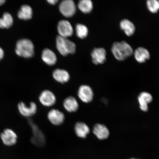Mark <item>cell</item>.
<instances>
[{"label":"cell","instance_id":"obj_8","mask_svg":"<svg viewBox=\"0 0 159 159\" xmlns=\"http://www.w3.org/2000/svg\"><path fill=\"white\" fill-rule=\"evenodd\" d=\"M59 9L62 15L67 17H72L76 11L75 3L72 0H64L61 1L60 3Z\"/></svg>","mask_w":159,"mask_h":159},{"label":"cell","instance_id":"obj_18","mask_svg":"<svg viewBox=\"0 0 159 159\" xmlns=\"http://www.w3.org/2000/svg\"><path fill=\"white\" fill-rule=\"evenodd\" d=\"M120 27L125 34L129 37L134 35L136 31L134 24L127 19H123L120 21Z\"/></svg>","mask_w":159,"mask_h":159},{"label":"cell","instance_id":"obj_23","mask_svg":"<svg viewBox=\"0 0 159 159\" xmlns=\"http://www.w3.org/2000/svg\"><path fill=\"white\" fill-rule=\"evenodd\" d=\"M93 3L90 0H81L79 2L78 7L83 13L88 14L93 9Z\"/></svg>","mask_w":159,"mask_h":159},{"label":"cell","instance_id":"obj_20","mask_svg":"<svg viewBox=\"0 0 159 159\" xmlns=\"http://www.w3.org/2000/svg\"><path fill=\"white\" fill-rule=\"evenodd\" d=\"M42 59L44 62L49 66L54 65L57 62L56 55L51 50L46 48L42 53Z\"/></svg>","mask_w":159,"mask_h":159},{"label":"cell","instance_id":"obj_24","mask_svg":"<svg viewBox=\"0 0 159 159\" xmlns=\"http://www.w3.org/2000/svg\"><path fill=\"white\" fill-rule=\"evenodd\" d=\"M75 31L77 36L80 39H83L86 38L88 34L89 30L86 26L78 24L75 27Z\"/></svg>","mask_w":159,"mask_h":159},{"label":"cell","instance_id":"obj_10","mask_svg":"<svg viewBox=\"0 0 159 159\" xmlns=\"http://www.w3.org/2000/svg\"><path fill=\"white\" fill-rule=\"evenodd\" d=\"M47 118L50 122L54 126L62 125L65 120L64 113L58 109H53L48 113Z\"/></svg>","mask_w":159,"mask_h":159},{"label":"cell","instance_id":"obj_25","mask_svg":"<svg viewBox=\"0 0 159 159\" xmlns=\"http://www.w3.org/2000/svg\"><path fill=\"white\" fill-rule=\"evenodd\" d=\"M147 8L152 13H157L159 11V1L158 0H148L146 2Z\"/></svg>","mask_w":159,"mask_h":159},{"label":"cell","instance_id":"obj_6","mask_svg":"<svg viewBox=\"0 0 159 159\" xmlns=\"http://www.w3.org/2000/svg\"><path fill=\"white\" fill-rule=\"evenodd\" d=\"M18 135L13 129L6 128L0 134V139L3 144L8 147L14 146L17 143Z\"/></svg>","mask_w":159,"mask_h":159},{"label":"cell","instance_id":"obj_19","mask_svg":"<svg viewBox=\"0 0 159 159\" xmlns=\"http://www.w3.org/2000/svg\"><path fill=\"white\" fill-rule=\"evenodd\" d=\"M52 75L55 80L61 84L67 83L70 78L69 73L65 70L56 69L53 71Z\"/></svg>","mask_w":159,"mask_h":159},{"label":"cell","instance_id":"obj_27","mask_svg":"<svg viewBox=\"0 0 159 159\" xmlns=\"http://www.w3.org/2000/svg\"><path fill=\"white\" fill-rule=\"evenodd\" d=\"M48 2L52 5H55L58 2V0H49L47 1Z\"/></svg>","mask_w":159,"mask_h":159},{"label":"cell","instance_id":"obj_29","mask_svg":"<svg viewBox=\"0 0 159 159\" xmlns=\"http://www.w3.org/2000/svg\"><path fill=\"white\" fill-rule=\"evenodd\" d=\"M129 159H137V158H131Z\"/></svg>","mask_w":159,"mask_h":159},{"label":"cell","instance_id":"obj_14","mask_svg":"<svg viewBox=\"0 0 159 159\" xmlns=\"http://www.w3.org/2000/svg\"><path fill=\"white\" fill-rule=\"evenodd\" d=\"M152 100V95L150 93L145 91L140 93L138 97L139 108L143 112H147L148 109V105Z\"/></svg>","mask_w":159,"mask_h":159},{"label":"cell","instance_id":"obj_22","mask_svg":"<svg viewBox=\"0 0 159 159\" xmlns=\"http://www.w3.org/2000/svg\"><path fill=\"white\" fill-rule=\"evenodd\" d=\"M13 19L12 16L8 12H5L2 17L0 18V28L9 29L12 26Z\"/></svg>","mask_w":159,"mask_h":159},{"label":"cell","instance_id":"obj_7","mask_svg":"<svg viewBox=\"0 0 159 159\" xmlns=\"http://www.w3.org/2000/svg\"><path fill=\"white\" fill-rule=\"evenodd\" d=\"M77 96L82 102L88 104L93 100L94 93L92 89L89 85H83L78 89Z\"/></svg>","mask_w":159,"mask_h":159},{"label":"cell","instance_id":"obj_11","mask_svg":"<svg viewBox=\"0 0 159 159\" xmlns=\"http://www.w3.org/2000/svg\"><path fill=\"white\" fill-rule=\"evenodd\" d=\"M57 31L59 35L65 38L70 37L73 34L72 25L68 21L61 20L59 22L57 26Z\"/></svg>","mask_w":159,"mask_h":159},{"label":"cell","instance_id":"obj_28","mask_svg":"<svg viewBox=\"0 0 159 159\" xmlns=\"http://www.w3.org/2000/svg\"><path fill=\"white\" fill-rule=\"evenodd\" d=\"M6 2L5 0H0V6L2 5Z\"/></svg>","mask_w":159,"mask_h":159},{"label":"cell","instance_id":"obj_17","mask_svg":"<svg viewBox=\"0 0 159 159\" xmlns=\"http://www.w3.org/2000/svg\"><path fill=\"white\" fill-rule=\"evenodd\" d=\"M74 130L76 136L81 139L86 138L90 132L88 125L83 122H78L75 124Z\"/></svg>","mask_w":159,"mask_h":159},{"label":"cell","instance_id":"obj_2","mask_svg":"<svg viewBox=\"0 0 159 159\" xmlns=\"http://www.w3.org/2000/svg\"><path fill=\"white\" fill-rule=\"evenodd\" d=\"M15 52L19 57L30 58L34 55V46L29 39H20L16 43Z\"/></svg>","mask_w":159,"mask_h":159},{"label":"cell","instance_id":"obj_26","mask_svg":"<svg viewBox=\"0 0 159 159\" xmlns=\"http://www.w3.org/2000/svg\"><path fill=\"white\" fill-rule=\"evenodd\" d=\"M4 56V52L2 48L0 47V61L3 58Z\"/></svg>","mask_w":159,"mask_h":159},{"label":"cell","instance_id":"obj_1","mask_svg":"<svg viewBox=\"0 0 159 159\" xmlns=\"http://www.w3.org/2000/svg\"><path fill=\"white\" fill-rule=\"evenodd\" d=\"M111 51L115 58L120 61H124L134 53L132 47L125 41L116 42L113 43Z\"/></svg>","mask_w":159,"mask_h":159},{"label":"cell","instance_id":"obj_15","mask_svg":"<svg viewBox=\"0 0 159 159\" xmlns=\"http://www.w3.org/2000/svg\"><path fill=\"white\" fill-rule=\"evenodd\" d=\"M63 107L67 112H76L79 108L78 101L75 97L70 96L66 97L63 101Z\"/></svg>","mask_w":159,"mask_h":159},{"label":"cell","instance_id":"obj_9","mask_svg":"<svg viewBox=\"0 0 159 159\" xmlns=\"http://www.w3.org/2000/svg\"><path fill=\"white\" fill-rule=\"evenodd\" d=\"M39 99L42 105L48 107L53 106L57 101L56 97L54 93L48 89L42 91L39 95Z\"/></svg>","mask_w":159,"mask_h":159},{"label":"cell","instance_id":"obj_5","mask_svg":"<svg viewBox=\"0 0 159 159\" xmlns=\"http://www.w3.org/2000/svg\"><path fill=\"white\" fill-rule=\"evenodd\" d=\"M29 123L30 126L33 132V136L31 138V142L37 146H44L45 143V138L44 134L39 127L29 119Z\"/></svg>","mask_w":159,"mask_h":159},{"label":"cell","instance_id":"obj_12","mask_svg":"<svg viewBox=\"0 0 159 159\" xmlns=\"http://www.w3.org/2000/svg\"><path fill=\"white\" fill-rule=\"evenodd\" d=\"M93 132L99 140H104L109 138L110 132L105 125L100 124H95L93 129Z\"/></svg>","mask_w":159,"mask_h":159},{"label":"cell","instance_id":"obj_4","mask_svg":"<svg viewBox=\"0 0 159 159\" xmlns=\"http://www.w3.org/2000/svg\"><path fill=\"white\" fill-rule=\"evenodd\" d=\"M18 111L22 116L26 118H30L36 114L37 110V104L32 101L27 105L23 101L19 102L17 105Z\"/></svg>","mask_w":159,"mask_h":159},{"label":"cell","instance_id":"obj_16","mask_svg":"<svg viewBox=\"0 0 159 159\" xmlns=\"http://www.w3.org/2000/svg\"><path fill=\"white\" fill-rule=\"evenodd\" d=\"M133 54L135 60L140 63L146 62L150 57V52L148 49L143 47H138L134 52Z\"/></svg>","mask_w":159,"mask_h":159},{"label":"cell","instance_id":"obj_21","mask_svg":"<svg viewBox=\"0 0 159 159\" xmlns=\"http://www.w3.org/2000/svg\"><path fill=\"white\" fill-rule=\"evenodd\" d=\"M33 10L30 6L24 5L21 6L17 13V16L20 19L29 20L32 17Z\"/></svg>","mask_w":159,"mask_h":159},{"label":"cell","instance_id":"obj_3","mask_svg":"<svg viewBox=\"0 0 159 159\" xmlns=\"http://www.w3.org/2000/svg\"><path fill=\"white\" fill-rule=\"evenodd\" d=\"M56 46L59 52L63 56L74 54L76 51V46L74 43L60 35L57 37Z\"/></svg>","mask_w":159,"mask_h":159},{"label":"cell","instance_id":"obj_13","mask_svg":"<svg viewBox=\"0 0 159 159\" xmlns=\"http://www.w3.org/2000/svg\"><path fill=\"white\" fill-rule=\"evenodd\" d=\"M107 52L102 48H95L91 53L93 62L94 64H102L106 61Z\"/></svg>","mask_w":159,"mask_h":159}]
</instances>
